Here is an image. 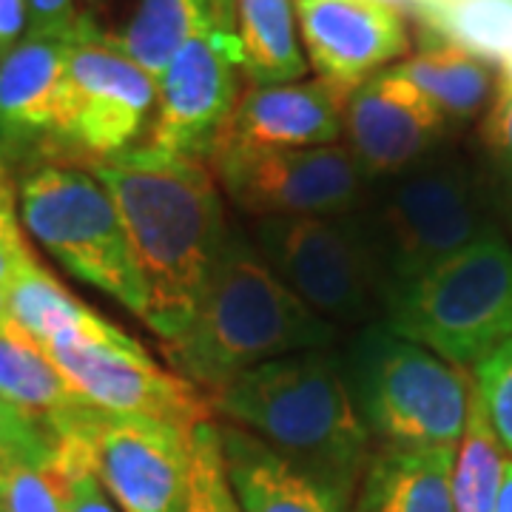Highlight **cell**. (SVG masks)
<instances>
[{"label":"cell","mask_w":512,"mask_h":512,"mask_svg":"<svg viewBox=\"0 0 512 512\" xmlns=\"http://www.w3.org/2000/svg\"><path fill=\"white\" fill-rule=\"evenodd\" d=\"M382 325L450 365L478 367L512 339V245L470 242L424 274L382 293Z\"/></svg>","instance_id":"277c9868"},{"label":"cell","mask_w":512,"mask_h":512,"mask_svg":"<svg viewBox=\"0 0 512 512\" xmlns=\"http://www.w3.org/2000/svg\"><path fill=\"white\" fill-rule=\"evenodd\" d=\"M225 473L242 512H350L328 487L296 470L248 430L217 421Z\"/></svg>","instance_id":"ac0fdd59"},{"label":"cell","mask_w":512,"mask_h":512,"mask_svg":"<svg viewBox=\"0 0 512 512\" xmlns=\"http://www.w3.org/2000/svg\"><path fill=\"white\" fill-rule=\"evenodd\" d=\"M208 402L217 419L248 430L353 507L373 436L350 402L336 356L325 350L282 356L237 376Z\"/></svg>","instance_id":"7a4b0ae2"},{"label":"cell","mask_w":512,"mask_h":512,"mask_svg":"<svg viewBox=\"0 0 512 512\" xmlns=\"http://www.w3.org/2000/svg\"><path fill=\"white\" fill-rule=\"evenodd\" d=\"M478 137L495 171L512 185V74L498 80L493 100L481 117Z\"/></svg>","instance_id":"4dcf8cb0"},{"label":"cell","mask_w":512,"mask_h":512,"mask_svg":"<svg viewBox=\"0 0 512 512\" xmlns=\"http://www.w3.org/2000/svg\"><path fill=\"white\" fill-rule=\"evenodd\" d=\"M231 32L251 86L305 80L311 66L299 40L293 0H231Z\"/></svg>","instance_id":"603a6c76"},{"label":"cell","mask_w":512,"mask_h":512,"mask_svg":"<svg viewBox=\"0 0 512 512\" xmlns=\"http://www.w3.org/2000/svg\"><path fill=\"white\" fill-rule=\"evenodd\" d=\"M32 248L20 231L18 208H15V191L0 194V276L12 282V276L23 262L32 259Z\"/></svg>","instance_id":"d6a6232c"},{"label":"cell","mask_w":512,"mask_h":512,"mask_svg":"<svg viewBox=\"0 0 512 512\" xmlns=\"http://www.w3.org/2000/svg\"><path fill=\"white\" fill-rule=\"evenodd\" d=\"M447 123L410 80L384 69L348 97L342 140L367 180H387L427 160Z\"/></svg>","instance_id":"9a60e30c"},{"label":"cell","mask_w":512,"mask_h":512,"mask_svg":"<svg viewBox=\"0 0 512 512\" xmlns=\"http://www.w3.org/2000/svg\"><path fill=\"white\" fill-rule=\"evenodd\" d=\"M0 396L46 424L57 441L94 410L52 359L12 322L0 325Z\"/></svg>","instance_id":"ffe728a7"},{"label":"cell","mask_w":512,"mask_h":512,"mask_svg":"<svg viewBox=\"0 0 512 512\" xmlns=\"http://www.w3.org/2000/svg\"><path fill=\"white\" fill-rule=\"evenodd\" d=\"M83 12L74 0H29V26L26 37H52L72 40Z\"/></svg>","instance_id":"1f68e13d"},{"label":"cell","mask_w":512,"mask_h":512,"mask_svg":"<svg viewBox=\"0 0 512 512\" xmlns=\"http://www.w3.org/2000/svg\"><path fill=\"white\" fill-rule=\"evenodd\" d=\"M55 456V433L0 396V470L15 464H49Z\"/></svg>","instance_id":"83f0119b"},{"label":"cell","mask_w":512,"mask_h":512,"mask_svg":"<svg viewBox=\"0 0 512 512\" xmlns=\"http://www.w3.org/2000/svg\"><path fill=\"white\" fill-rule=\"evenodd\" d=\"M473 379L490 427L501 447L512 456V339L476 367Z\"/></svg>","instance_id":"f1b7e54d"},{"label":"cell","mask_w":512,"mask_h":512,"mask_svg":"<svg viewBox=\"0 0 512 512\" xmlns=\"http://www.w3.org/2000/svg\"><path fill=\"white\" fill-rule=\"evenodd\" d=\"M83 402L111 416H143L194 433L214 419L208 396L180 373L160 367L126 330L114 339H77L40 348Z\"/></svg>","instance_id":"30bf717a"},{"label":"cell","mask_w":512,"mask_h":512,"mask_svg":"<svg viewBox=\"0 0 512 512\" xmlns=\"http://www.w3.org/2000/svg\"><path fill=\"white\" fill-rule=\"evenodd\" d=\"M157 109V80L120 55L83 15L69 43V100L63 143L94 163L137 146Z\"/></svg>","instance_id":"7c38bea8"},{"label":"cell","mask_w":512,"mask_h":512,"mask_svg":"<svg viewBox=\"0 0 512 512\" xmlns=\"http://www.w3.org/2000/svg\"><path fill=\"white\" fill-rule=\"evenodd\" d=\"M66 478L57 461L0 470V512H63Z\"/></svg>","instance_id":"4316f807"},{"label":"cell","mask_w":512,"mask_h":512,"mask_svg":"<svg viewBox=\"0 0 512 512\" xmlns=\"http://www.w3.org/2000/svg\"><path fill=\"white\" fill-rule=\"evenodd\" d=\"M342 379L367 433L387 447H458L476 379L436 353L390 333L362 328L339 356Z\"/></svg>","instance_id":"5b68a950"},{"label":"cell","mask_w":512,"mask_h":512,"mask_svg":"<svg viewBox=\"0 0 512 512\" xmlns=\"http://www.w3.org/2000/svg\"><path fill=\"white\" fill-rule=\"evenodd\" d=\"M348 220L376 268L382 293L493 234L470 171L456 160L430 157L387 177L382 188H367Z\"/></svg>","instance_id":"8992f818"},{"label":"cell","mask_w":512,"mask_h":512,"mask_svg":"<svg viewBox=\"0 0 512 512\" xmlns=\"http://www.w3.org/2000/svg\"><path fill=\"white\" fill-rule=\"evenodd\" d=\"M254 245L333 328L359 325L379 311V276L348 217H268L256 222Z\"/></svg>","instance_id":"ba28073f"},{"label":"cell","mask_w":512,"mask_h":512,"mask_svg":"<svg viewBox=\"0 0 512 512\" xmlns=\"http://www.w3.org/2000/svg\"><path fill=\"white\" fill-rule=\"evenodd\" d=\"M390 69L410 80L447 120L476 117L490 106L498 86L490 63L453 40H433Z\"/></svg>","instance_id":"cb8c5ba5"},{"label":"cell","mask_w":512,"mask_h":512,"mask_svg":"<svg viewBox=\"0 0 512 512\" xmlns=\"http://www.w3.org/2000/svg\"><path fill=\"white\" fill-rule=\"evenodd\" d=\"M211 168L225 197L259 220L348 217L370 188L345 143L296 151H217Z\"/></svg>","instance_id":"9c48e42d"},{"label":"cell","mask_w":512,"mask_h":512,"mask_svg":"<svg viewBox=\"0 0 512 512\" xmlns=\"http://www.w3.org/2000/svg\"><path fill=\"white\" fill-rule=\"evenodd\" d=\"M86 3H94V0H86Z\"/></svg>","instance_id":"74e56055"},{"label":"cell","mask_w":512,"mask_h":512,"mask_svg":"<svg viewBox=\"0 0 512 512\" xmlns=\"http://www.w3.org/2000/svg\"><path fill=\"white\" fill-rule=\"evenodd\" d=\"M6 322L23 330L37 348L77 339H114L123 333V328L111 325L106 316L66 291L37 256L23 262L9 282Z\"/></svg>","instance_id":"44dd1931"},{"label":"cell","mask_w":512,"mask_h":512,"mask_svg":"<svg viewBox=\"0 0 512 512\" xmlns=\"http://www.w3.org/2000/svg\"><path fill=\"white\" fill-rule=\"evenodd\" d=\"M3 191H12V183H9V171H6V163H3V157H0V194Z\"/></svg>","instance_id":"8d00e7d4"},{"label":"cell","mask_w":512,"mask_h":512,"mask_svg":"<svg viewBox=\"0 0 512 512\" xmlns=\"http://www.w3.org/2000/svg\"><path fill=\"white\" fill-rule=\"evenodd\" d=\"M20 220L63 271L148 322V288L120 214L97 177L43 165L20 180Z\"/></svg>","instance_id":"52a82bcc"},{"label":"cell","mask_w":512,"mask_h":512,"mask_svg":"<svg viewBox=\"0 0 512 512\" xmlns=\"http://www.w3.org/2000/svg\"><path fill=\"white\" fill-rule=\"evenodd\" d=\"M350 94L322 77L285 86H251L239 97L217 151L336 146L345 134Z\"/></svg>","instance_id":"2e32d148"},{"label":"cell","mask_w":512,"mask_h":512,"mask_svg":"<svg viewBox=\"0 0 512 512\" xmlns=\"http://www.w3.org/2000/svg\"><path fill=\"white\" fill-rule=\"evenodd\" d=\"M242 60L228 26L188 40L157 80L148 146L211 163L242 97Z\"/></svg>","instance_id":"4fadbf2b"},{"label":"cell","mask_w":512,"mask_h":512,"mask_svg":"<svg viewBox=\"0 0 512 512\" xmlns=\"http://www.w3.org/2000/svg\"><path fill=\"white\" fill-rule=\"evenodd\" d=\"M507 450L495 436L487 413L473 393L470 416L456 447L453 467V504L456 512H495L507 467Z\"/></svg>","instance_id":"d4e9b609"},{"label":"cell","mask_w":512,"mask_h":512,"mask_svg":"<svg viewBox=\"0 0 512 512\" xmlns=\"http://www.w3.org/2000/svg\"><path fill=\"white\" fill-rule=\"evenodd\" d=\"M55 461L66 478L63 512H120L74 441H57Z\"/></svg>","instance_id":"f546056e"},{"label":"cell","mask_w":512,"mask_h":512,"mask_svg":"<svg viewBox=\"0 0 512 512\" xmlns=\"http://www.w3.org/2000/svg\"><path fill=\"white\" fill-rule=\"evenodd\" d=\"M214 26L231 29V0H137L126 29L117 35L106 32V40L160 80L171 57Z\"/></svg>","instance_id":"7402d4cb"},{"label":"cell","mask_w":512,"mask_h":512,"mask_svg":"<svg viewBox=\"0 0 512 512\" xmlns=\"http://www.w3.org/2000/svg\"><path fill=\"white\" fill-rule=\"evenodd\" d=\"M6 296H9V279L0 276V325L6 322Z\"/></svg>","instance_id":"d590c367"},{"label":"cell","mask_w":512,"mask_h":512,"mask_svg":"<svg viewBox=\"0 0 512 512\" xmlns=\"http://www.w3.org/2000/svg\"><path fill=\"white\" fill-rule=\"evenodd\" d=\"M495 512H512V456H507L504 481H501V495H498V510Z\"/></svg>","instance_id":"e575fe53"},{"label":"cell","mask_w":512,"mask_h":512,"mask_svg":"<svg viewBox=\"0 0 512 512\" xmlns=\"http://www.w3.org/2000/svg\"><path fill=\"white\" fill-rule=\"evenodd\" d=\"M60 441H74L83 450L120 512H183L194 433L143 416H111L94 407Z\"/></svg>","instance_id":"8fae6325"},{"label":"cell","mask_w":512,"mask_h":512,"mask_svg":"<svg viewBox=\"0 0 512 512\" xmlns=\"http://www.w3.org/2000/svg\"><path fill=\"white\" fill-rule=\"evenodd\" d=\"M183 512H242L225 473L217 421H202L191 441V481Z\"/></svg>","instance_id":"484cf974"},{"label":"cell","mask_w":512,"mask_h":512,"mask_svg":"<svg viewBox=\"0 0 512 512\" xmlns=\"http://www.w3.org/2000/svg\"><path fill=\"white\" fill-rule=\"evenodd\" d=\"M333 339L336 328L274 274L256 245L231 234L191 322L160 348L174 373L214 396L254 367L325 350Z\"/></svg>","instance_id":"3957f363"},{"label":"cell","mask_w":512,"mask_h":512,"mask_svg":"<svg viewBox=\"0 0 512 512\" xmlns=\"http://www.w3.org/2000/svg\"><path fill=\"white\" fill-rule=\"evenodd\" d=\"M148 288V328L171 342L200 305L228 245L222 188L205 160L134 146L92 165Z\"/></svg>","instance_id":"6da1fadb"},{"label":"cell","mask_w":512,"mask_h":512,"mask_svg":"<svg viewBox=\"0 0 512 512\" xmlns=\"http://www.w3.org/2000/svg\"><path fill=\"white\" fill-rule=\"evenodd\" d=\"M29 26V0H0V57H6Z\"/></svg>","instance_id":"836d02e7"},{"label":"cell","mask_w":512,"mask_h":512,"mask_svg":"<svg viewBox=\"0 0 512 512\" xmlns=\"http://www.w3.org/2000/svg\"><path fill=\"white\" fill-rule=\"evenodd\" d=\"M69 43L23 37L0 57V140L63 137L69 100Z\"/></svg>","instance_id":"e0dca14e"},{"label":"cell","mask_w":512,"mask_h":512,"mask_svg":"<svg viewBox=\"0 0 512 512\" xmlns=\"http://www.w3.org/2000/svg\"><path fill=\"white\" fill-rule=\"evenodd\" d=\"M293 6L308 66L345 92L410 52L407 23L390 0H293Z\"/></svg>","instance_id":"5bb4252c"},{"label":"cell","mask_w":512,"mask_h":512,"mask_svg":"<svg viewBox=\"0 0 512 512\" xmlns=\"http://www.w3.org/2000/svg\"><path fill=\"white\" fill-rule=\"evenodd\" d=\"M456 447H387L367 461L350 512H456Z\"/></svg>","instance_id":"d6986e66"}]
</instances>
